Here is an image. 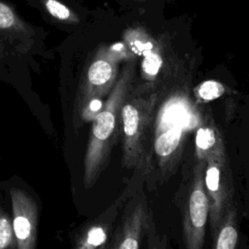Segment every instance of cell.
I'll list each match as a JSON object with an SVG mask.
<instances>
[{
	"instance_id": "1",
	"label": "cell",
	"mask_w": 249,
	"mask_h": 249,
	"mask_svg": "<svg viewBox=\"0 0 249 249\" xmlns=\"http://www.w3.org/2000/svg\"><path fill=\"white\" fill-rule=\"evenodd\" d=\"M133 76V66H126L122 77L115 83L102 110L92 120V125L84 160V185L90 188L105 168L111 147L113 146L119 124L121 110Z\"/></svg>"
},
{
	"instance_id": "2",
	"label": "cell",
	"mask_w": 249,
	"mask_h": 249,
	"mask_svg": "<svg viewBox=\"0 0 249 249\" xmlns=\"http://www.w3.org/2000/svg\"><path fill=\"white\" fill-rule=\"evenodd\" d=\"M204 160V187L209 203L212 231H216L227 214L232 195V185L224 148L208 155Z\"/></svg>"
},
{
	"instance_id": "3",
	"label": "cell",
	"mask_w": 249,
	"mask_h": 249,
	"mask_svg": "<svg viewBox=\"0 0 249 249\" xmlns=\"http://www.w3.org/2000/svg\"><path fill=\"white\" fill-rule=\"evenodd\" d=\"M205 160L196 165L191 185L188 204L184 214V237L190 249H200L204 241L205 225L209 213V203L204 187Z\"/></svg>"
},
{
	"instance_id": "4",
	"label": "cell",
	"mask_w": 249,
	"mask_h": 249,
	"mask_svg": "<svg viewBox=\"0 0 249 249\" xmlns=\"http://www.w3.org/2000/svg\"><path fill=\"white\" fill-rule=\"evenodd\" d=\"M153 101L132 98L124 101L121 110V123L124 132V164L137 165L142 160V138L150 120Z\"/></svg>"
},
{
	"instance_id": "5",
	"label": "cell",
	"mask_w": 249,
	"mask_h": 249,
	"mask_svg": "<svg viewBox=\"0 0 249 249\" xmlns=\"http://www.w3.org/2000/svg\"><path fill=\"white\" fill-rule=\"evenodd\" d=\"M13 208V230L18 249H33L37 241L38 204L25 191H10Z\"/></svg>"
},
{
	"instance_id": "6",
	"label": "cell",
	"mask_w": 249,
	"mask_h": 249,
	"mask_svg": "<svg viewBox=\"0 0 249 249\" xmlns=\"http://www.w3.org/2000/svg\"><path fill=\"white\" fill-rule=\"evenodd\" d=\"M118 58L109 50L101 49L89 64L81 88L82 105L92 97H101L115 85Z\"/></svg>"
},
{
	"instance_id": "7",
	"label": "cell",
	"mask_w": 249,
	"mask_h": 249,
	"mask_svg": "<svg viewBox=\"0 0 249 249\" xmlns=\"http://www.w3.org/2000/svg\"><path fill=\"white\" fill-rule=\"evenodd\" d=\"M197 122L192 107L182 99L169 100L160 110L159 114L157 130L169 127H181L190 129L196 125Z\"/></svg>"
},
{
	"instance_id": "8",
	"label": "cell",
	"mask_w": 249,
	"mask_h": 249,
	"mask_svg": "<svg viewBox=\"0 0 249 249\" xmlns=\"http://www.w3.org/2000/svg\"><path fill=\"white\" fill-rule=\"evenodd\" d=\"M185 129L181 127H169L157 130L154 148L160 161H166L173 157L180 147L183 132Z\"/></svg>"
},
{
	"instance_id": "9",
	"label": "cell",
	"mask_w": 249,
	"mask_h": 249,
	"mask_svg": "<svg viewBox=\"0 0 249 249\" xmlns=\"http://www.w3.org/2000/svg\"><path fill=\"white\" fill-rule=\"evenodd\" d=\"M144 224L143 210L138 206L126 221L123 235L120 236L119 243L116 247L121 249H136L139 247L140 232Z\"/></svg>"
},
{
	"instance_id": "10",
	"label": "cell",
	"mask_w": 249,
	"mask_h": 249,
	"mask_svg": "<svg viewBox=\"0 0 249 249\" xmlns=\"http://www.w3.org/2000/svg\"><path fill=\"white\" fill-rule=\"evenodd\" d=\"M196 146L199 160H204L208 155L224 148L220 134L211 126H201L198 128L196 135Z\"/></svg>"
},
{
	"instance_id": "11",
	"label": "cell",
	"mask_w": 249,
	"mask_h": 249,
	"mask_svg": "<svg viewBox=\"0 0 249 249\" xmlns=\"http://www.w3.org/2000/svg\"><path fill=\"white\" fill-rule=\"evenodd\" d=\"M223 227L218 232L216 239V249H234L238 240V233L234 227L232 218H227L223 221Z\"/></svg>"
},
{
	"instance_id": "12",
	"label": "cell",
	"mask_w": 249,
	"mask_h": 249,
	"mask_svg": "<svg viewBox=\"0 0 249 249\" xmlns=\"http://www.w3.org/2000/svg\"><path fill=\"white\" fill-rule=\"evenodd\" d=\"M107 238L106 230L100 225L90 227L78 241L77 247L82 249H92L101 246Z\"/></svg>"
},
{
	"instance_id": "13",
	"label": "cell",
	"mask_w": 249,
	"mask_h": 249,
	"mask_svg": "<svg viewBox=\"0 0 249 249\" xmlns=\"http://www.w3.org/2000/svg\"><path fill=\"white\" fill-rule=\"evenodd\" d=\"M17 247L13 223L8 215L0 209V249Z\"/></svg>"
},
{
	"instance_id": "14",
	"label": "cell",
	"mask_w": 249,
	"mask_h": 249,
	"mask_svg": "<svg viewBox=\"0 0 249 249\" xmlns=\"http://www.w3.org/2000/svg\"><path fill=\"white\" fill-rule=\"evenodd\" d=\"M161 64L162 59L158 52L152 51L146 53L144 59L142 61V73L144 77L149 80L155 79Z\"/></svg>"
},
{
	"instance_id": "15",
	"label": "cell",
	"mask_w": 249,
	"mask_h": 249,
	"mask_svg": "<svg viewBox=\"0 0 249 249\" xmlns=\"http://www.w3.org/2000/svg\"><path fill=\"white\" fill-rule=\"evenodd\" d=\"M225 92L224 86L217 81H205L199 85L197 95L204 101H211L222 96Z\"/></svg>"
},
{
	"instance_id": "16",
	"label": "cell",
	"mask_w": 249,
	"mask_h": 249,
	"mask_svg": "<svg viewBox=\"0 0 249 249\" xmlns=\"http://www.w3.org/2000/svg\"><path fill=\"white\" fill-rule=\"evenodd\" d=\"M46 9L48 12L55 18L59 20H68V21H76L74 15L72 12L62 3L56 0H47L45 2Z\"/></svg>"
},
{
	"instance_id": "17",
	"label": "cell",
	"mask_w": 249,
	"mask_h": 249,
	"mask_svg": "<svg viewBox=\"0 0 249 249\" xmlns=\"http://www.w3.org/2000/svg\"><path fill=\"white\" fill-rule=\"evenodd\" d=\"M103 102L101 97H92L82 105V119L85 121H92L102 110Z\"/></svg>"
},
{
	"instance_id": "18",
	"label": "cell",
	"mask_w": 249,
	"mask_h": 249,
	"mask_svg": "<svg viewBox=\"0 0 249 249\" xmlns=\"http://www.w3.org/2000/svg\"><path fill=\"white\" fill-rule=\"evenodd\" d=\"M16 23V16L13 10L6 4L0 2V28H10Z\"/></svg>"
},
{
	"instance_id": "19",
	"label": "cell",
	"mask_w": 249,
	"mask_h": 249,
	"mask_svg": "<svg viewBox=\"0 0 249 249\" xmlns=\"http://www.w3.org/2000/svg\"><path fill=\"white\" fill-rule=\"evenodd\" d=\"M137 1H139V2H143V1H146V0H137Z\"/></svg>"
}]
</instances>
